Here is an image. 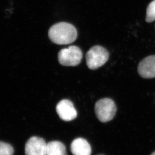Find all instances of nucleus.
Listing matches in <instances>:
<instances>
[{"label":"nucleus","instance_id":"1","mask_svg":"<svg viewBox=\"0 0 155 155\" xmlns=\"http://www.w3.org/2000/svg\"><path fill=\"white\" fill-rule=\"evenodd\" d=\"M48 36L51 41L55 44L69 45L76 40L77 31L70 23L60 22L50 28L48 31Z\"/></svg>","mask_w":155,"mask_h":155},{"label":"nucleus","instance_id":"2","mask_svg":"<svg viewBox=\"0 0 155 155\" xmlns=\"http://www.w3.org/2000/svg\"><path fill=\"white\" fill-rule=\"evenodd\" d=\"M109 52L99 45L93 46L86 54V64L91 70H96L103 66L109 58Z\"/></svg>","mask_w":155,"mask_h":155},{"label":"nucleus","instance_id":"3","mask_svg":"<svg viewBox=\"0 0 155 155\" xmlns=\"http://www.w3.org/2000/svg\"><path fill=\"white\" fill-rule=\"evenodd\" d=\"M116 105L111 99L105 98L96 103L95 111L98 119L102 122L111 120L116 114Z\"/></svg>","mask_w":155,"mask_h":155},{"label":"nucleus","instance_id":"4","mask_svg":"<svg viewBox=\"0 0 155 155\" xmlns=\"http://www.w3.org/2000/svg\"><path fill=\"white\" fill-rule=\"evenodd\" d=\"M82 58L81 49L75 45L61 49L58 54V61L64 66H77L80 64Z\"/></svg>","mask_w":155,"mask_h":155},{"label":"nucleus","instance_id":"5","mask_svg":"<svg viewBox=\"0 0 155 155\" xmlns=\"http://www.w3.org/2000/svg\"><path fill=\"white\" fill-rule=\"evenodd\" d=\"M56 110L60 118L65 121L73 120L77 116L73 103L68 99L61 100L57 104Z\"/></svg>","mask_w":155,"mask_h":155},{"label":"nucleus","instance_id":"6","mask_svg":"<svg viewBox=\"0 0 155 155\" xmlns=\"http://www.w3.org/2000/svg\"><path fill=\"white\" fill-rule=\"evenodd\" d=\"M46 147L47 143L43 139L32 137L26 143L25 155H46Z\"/></svg>","mask_w":155,"mask_h":155},{"label":"nucleus","instance_id":"7","mask_svg":"<svg viewBox=\"0 0 155 155\" xmlns=\"http://www.w3.org/2000/svg\"><path fill=\"white\" fill-rule=\"evenodd\" d=\"M137 71L144 79L155 78V55H150L142 60L139 64Z\"/></svg>","mask_w":155,"mask_h":155},{"label":"nucleus","instance_id":"8","mask_svg":"<svg viewBox=\"0 0 155 155\" xmlns=\"http://www.w3.org/2000/svg\"><path fill=\"white\" fill-rule=\"evenodd\" d=\"M71 151L73 155H91V146L85 139L78 138L72 142Z\"/></svg>","mask_w":155,"mask_h":155},{"label":"nucleus","instance_id":"9","mask_svg":"<svg viewBox=\"0 0 155 155\" xmlns=\"http://www.w3.org/2000/svg\"><path fill=\"white\" fill-rule=\"evenodd\" d=\"M46 155H67L66 147L59 141L49 142L47 143Z\"/></svg>","mask_w":155,"mask_h":155},{"label":"nucleus","instance_id":"10","mask_svg":"<svg viewBox=\"0 0 155 155\" xmlns=\"http://www.w3.org/2000/svg\"><path fill=\"white\" fill-rule=\"evenodd\" d=\"M146 20L148 23L155 20V0L152 2L147 8Z\"/></svg>","mask_w":155,"mask_h":155},{"label":"nucleus","instance_id":"11","mask_svg":"<svg viewBox=\"0 0 155 155\" xmlns=\"http://www.w3.org/2000/svg\"><path fill=\"white\" fill-rule=\"evenodd\" d=\"M13 148L9 143L0 142V155H13Z\"/></svg>","mask_w":155,"mask_h":155},{"label":"nucleus","instance_id":"12","mask_svg":"<svg viewBox=\"0 0 155 155\" xmlns=\"http://www.w3.org/2000/svg\"><path fill=\"white\" fill-rule=\"evenodd\" d=\"M151 155H155V152L153 153L152 154H151Z\"/></svg>","mask_w":155,"mask_h":155}]
</instances>
